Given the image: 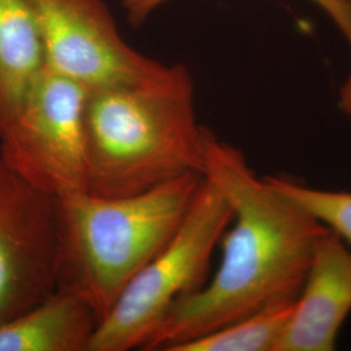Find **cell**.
I'll return each mask as SVG.
<instances>
[{
	"instance_id": "cell-7",
	"label": "cell",
	"mask_w": 351,
	"mask_h": 351,
	"mask_svg": "<svg viewBox=\"0 0 351 351\" xmlns=\"http://www.w3.org/2000/svg\"><path fill=\"white\" fill-rule=\"evenodd\" d=\"M56 288V199L0 156V324Z\"/></svg>"
},
{
	"instance_id": "cell-9",
	"label": "cell",
	"mask_w": 351,
	"mask_h": 351,
	"mask_svg": "<svg viewBox=\"0 0 351 351\" xmlns=\"http://www.w3.org/2000/svg\"><path fill=\"white\" fill-rule=\"evenodd\" d=\"M99 323L88 302L56 289L0 324V351H88Z\"/></svg>"
},
{
	"instance_id": "cell-12",
	"label": "cell",
	"mask_w": 351,
	"mask_h": 351,
	"mask_svg": "<svg viewBox=\"0 0 351 351\" xmlns=\"http://www.w3.org/2000/svg\"><path fill=\"white\" fill-rule=\"evenodd\" d=\"M267 178L278 191L301 204L320 223L337 233L351 249V191L311 188L281 176H268Z\"/></svg>"
},
{
	"instance_id": "cell-2",
	"label": "cell",
	"mask_w": 351,
	"mask_h": 351,
	"mask_svg": "<svg viewBox=\"0 0 351 351\" xmlns=\"http://www.w3.org/2000/svg\"><path fill=\"white\" fill-rule=\"evenodd\" d=\"M85 117L88 191L95 195H134L203 175L206 128L182 64L134 85L88 93Z\"/></svg>"
},
{
	"instance_id": "cell-8",
	"label": "cell",
	"mask_w": 351,
	"mask_h": 351,
	"mask_svg": "<svg viewBox=\"0 0 351 351\" xmlns=\"http://www.w3.org/2000/svg\"><path fill=\"white\" fill-rule=\"evenodd\" d=\"M351 313V249L328 230L315 249L301 291L275 351L335 350Z\"/></svg>"
},
{
	"instance_id": "cell-4",
	"label": "cell",
	"mask_w": 351,
	"mask_h": 351,
	"mask_svg": "<svg viewBox=\"0 0 351 351\" xmlns=\"http://www.w3.org/2000/svg\"><path fill=\"white\" fill-rule=\"evenodd\" d=\"M232 216L226 194L202 176L182 223L101 319L88 351L142 349L176 302L204 285L213 250Z\"/></svg>"
},
{
	"instance_id": "cell-5",
	"label": "cell",
	"mask_w": 351,
	"mask_h": 351,
	"mask_svg": "<svg viewBox=\"0 0 351 351\" xmlns=\"http://www.w3.org/2000/svg\"><path fill=\"white\" fill-rule=\"evenodd\" d=\"M88 94L45 66L21 110L0 130V156L53 198L88 191Z\"/></svg>"
},
{
	"instance_id": "cell-3",
	"label": "cell",
	"mask_w": 351,
	"mask_h": 351,
	"mask_svg": "<svg viewBox=\"0 0 351 351\" xmlns=\"http://www.w3.org/2000/svg\"><path fill=\"white\" fill-rule=\"evenodd\" d=\"M186 175L126 197L90 191L56 199L58 288L71 291L103 319L129 282L182 223L201 184Z\"/></svg>"
},
{
	"instance_id": "cell-6",
	"label": "cell",
	"mask_w": 351,
	"mask_h": 351,
	"mask_svg": "<svg viewBox=\"0 0 351 351\" xmlns=\"http://www.w3.org/2000/svg\"><path fill=\"white\" fill-rule=\"evenodd\" d=\"M26 1L37 23L46 68L88 93L134 85L168 68L128 45L103 0Z\"/></svg>"
},
{
	"instance_id": "cell-13",
	"label": "cell",
	"mask_w": 351,
	"mask_h": 351,
	"mask_svg": "<svg viewBox=\"0 0 351 351\" xmlns=\"http://www.w3.org/2000/svg\"><path fill=\"white\" fill-rule=\"evenodd\" d=\"M173 0H120L129 24L143 25L160 7ZM339 29L351 47V0H308Z\"/></svg>"
},
{
	"instance_id": "cell-11",
	"label": "cell",
	"mask_w": 351,
	"mask_h": 351,
	"mask_svg": "<svg viewBox=\"0 0 351 351\" xmlns=\"http://www.w3.org/2000/svg\"><path fill=\"white\" fill-rule=\"evenodd\" d=\"M295 301L271 303L172 351H275L293 314Z\"/></svg>"
},
{
	"instance_id": "cell-10",
	"label": "cell",
	"mask_w": 351,
	"mask_h": 351,
	"mask_svg": "<svg viewBox=\"0 0 351 351\" xmlns=\"http://www.w3.org/2000/svg\"><path fill=\"white\" fill-rule=\"evenodd\" d=\"M45 52L37 23L26 0H0V130L21 110Z\"/></svg>"
},
{
	"instance_id": "cell-1",
	"label": "cell",
	"mask_w": 351,
	"mask_h": 351,
	"mask_svg": "<svg viewBox=\"0 0 351 351\" xmlns=\"http://www.w3.org/2000/svg\"><path fill=\"white\" fill-rule=\"evenodd\" d=\"M203 177L230 203L234 221L208 284L176 302L142 350L172 351L280 301H295L329 228L259 177L245 154L206 128Z\"/></svg>"
},
{
	"instance_id": "cell-14",
	"label": "cell",
	"mask_w": 351,
	"mask_h": 351,
	"mask_svg": "<svg viewBox=\"0 0 351 351\" xmlns=\"http://www.w3.org/2000/svg\"><path fill=\"white\" fill-rule=\"evenodd\" d=\"M339 107L351 119V75L343 81L339 91Z\"/></svg>"
}]
</instances>
